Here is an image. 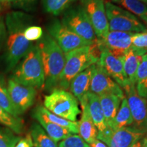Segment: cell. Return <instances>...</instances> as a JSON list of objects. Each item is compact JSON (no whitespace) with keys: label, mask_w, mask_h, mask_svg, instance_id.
<instances>
[{"label":"cell","mask_w":147,"mask_h":147,"mask_svg":"<svg viewBox=\"0 0 147 147\" xmlns=\"http://www.w3.org/2000/svg\"><path fill=\"white\" fill-rule=\"evenodd\" d=\"M0 106L11 115L15 117H19L16 114L11 101L5 79L1 75H0Z\"/></svg>","instance_id":"obj_29"},{"label":"cell","mask_w":147,"mask_h":147,"mask_svg":"<svg viewBox=\"0 0 147 147\" xmlns=\"http://www.w3.org/2000/svg\"><path fill=\"white\" fill-rule=\"evenodd\" d=\"M100 56L97 63L122 89L131 84L128 80L123 67V57H117L105 49H99Z\"/></svg>","instance_id":"obj_15"},{"label":"cell","mask_w":147,"mask_h":147,"mask_svg":"<svg viewBox=\"0 0 147 147\" xmlns=\"http://www.w3.org/2000/svg\"><path fill=\"white\" fill-rule=\"evenodd\" d=\"M29 134L35 147H58L57 142H55L46 133L42 126L37 123H34L32 125Z\"/></svg>","instance_id":"obj_24"},{"label":"cell","mask_w":147,"mask_h":147,"mask_svg":"<svg viewBox=\"0 0 147 147\" xmlns=\"http://www.w3.org/2000/svg\"><path fill=\"white\" fill-rule=\"evenodd\" d=\"M89 91L98 96L104 94H113L122 100L125 98L122 88L108 76L97 62L93 64Z\"/></svg>","instance_id":"obj_14"},{"label":"cell","mask_w":147,"mask_h":147,"mask_svg":"<svg viewBox=\"0 0 147 147\" xmlns=\"http://www.w3.org/2000/svg\"><path fill=\"white\" fill-rule=\"evenodd\" d=\"M125 10L129 11L147 25V5L140 0H111Z\"/></svg>","instance_id":"obj_22"},{"label":"cell","mask_w":147,"mask_h":147,"mask_svg":"<svg viewBox=\"0 0 147 147\" xmlns=\"http://www.w3.org/2000/svg\"><path fill=\"white\" fill-rule=\"evenodd\" d=\"M80 106L82 107V113L81 118L78 121V134L80 136L89 144L97 139L98 131L90 116L87 105V97L85 100L80 103Z\"/></svg>","instance_id":"obj_16"},{"label":"cell","mask_w":147,"mask_h":147,"mask_svg":"<svg viewBox=\"0 0 147 147\" xmlns=\"http://www.w3.org/2000/svg\"><path fill=\"white\" fill-rule=\"evenodd\" d=\"M93 65L76 75L71 80L69 89L70 93L76 97L79 103L87 98V93L90 92L92 72Z\"/></svg>","instance_id":"obj_17"},{"label":"cell","mask_w":147,"mask_h":147,"mask_svg":"<svg viewBox=\"0 0 147 147\" xmlns=\"http://www.w3.org/2000/svg\"><path fill=\"white\" fill-rule=\"evenodd\" d=\"M109 31L142 33L147 32L146 25L136 16L113 2L105 3Z\"/></svg>","instance_id":"obj_6"},{"label":"cell","mask_w":147,"mask_h":147,"mask_svg":"<svg viewBox=\"0 0 147 147\" xmlns=\"http://www.w3.org/2000/svg\"><path fill=\"white\" fill-rule=\"evenodd\" d=\"M96 45L76 49L65 54V63L59 79L57 89L67 91L76 75L98 61L99 57L95 51Z\"/></svg>","instance_id":"obj_4"},{"label":"cell","mask_w":147,"mask_h":147,"mask_svg":"<svg viewBox=\"0 0 147 147\" xmlns=\"http://www.w3.org/2000/svg\"><path fill=\"white\" fill-rule=\"evenodd\" d=\"M144 147H147V134H146V135L144 136Z\"/></svg>","instance_id":"obj_39"},{"label":"cell","mask_w":147,"mask_h":147,"mask_svg":"<svg viewBox=\"0 0 147 147\" xmlns=\"http://www.w3.org/2000/svg\"><path fill=\"white\" fill-rule=\"evenodd\" d=\"M58 147H90L80 136L71 135L61 142Z\"/></svg>","instance_id":"obj_31"},{"label":"cell","mask_w":147,"mask_h":147,"mask_svg":"<svg viewBox=\"0 0 147 147\" xmlns=\"http://www.w3.org/2000/svg\"><path fill=\"white\" fill-rule=\"evenodd\" d=\"M33 117L38 121L39 124L42 127L45 129L48 135L52 138L55 142H58L59 141L63 140L66 138L71 135V133L69 132L67 129L61 127L57 125L49 122L43 119L40 116L32 115Z\"/></svg>","instance_id":"obj_23"},{"label":"cell","mask_w":147,"mask_h":147,"mask_svg":"<svg viewBox=\"0 0 147 147\" xmlns=\"http://www.w3.org/2000/svg\"><path fill=\"white\" fill-rule=\"evenodd\" d=\"M43 34V30L42 27L38 25H29L25 29L24 32L25 38L31 42L40 40Z\"/></svg>","instance_id":"obj_32"},{"label":"cell","mask_w":147,"mask_h":147,"mask_svg":"<svg viewBox=\"0 0 147 147\" xmlns=\"http://www.w3.org/2000/svg\"><path fill=\"white\" fill-rule=\"evenodd\" d=\"M18 83L35 89L45 87V77L39 47L33 45L14 67L12 78Z\"/></svg>","instance_id":"obj_3"},{"label":"cell","mask_w":147,"mask_h":147,"mask_svg":"<svg viewBox=\"0 0 147 147\" xmlns=\"http://www.w3.org/2000/svg\"><path fill=\"white\" fill-rule=\"evenodd\" d=\"M34 144L30 134H27L25 137L22 138L14 147H33Z\"/></svg>","instance_id":"obj_35"},{"label":"cell","mask_w":147,"mask_h":147,"mask_svg":"<svg viewBox=\"0 0 147 147\" xmlns=\"http://www.w3.org/2000/svg\"><path fill=\"white\" fill-rule=\"evenodd\" d=\"M37 0H11L10 6L25 11L33 10L36 6Z\"/></svg>","instance_id":"obj_34"},{"label":"cell","mask_w":147,"mask_h":147,"mask_svg":"<svg viewBox=\"0 0 147 147\" xmlns=\"http://www.w3.org/2000/svg\"><path fill=\"white\" fill-rule=\"evenodd\" d=\"M76 0H42L44 10L53 16L63 14Z\"/></svg>","instance_id":"obj_27"},{"label":"cell","mask_w":147,"mask_h":147,"mask_svg":"<svg viewBox=\"0 0 147 147\" xmlns=\"http://www.w3.org/2000/svg\"><path fill=\"white\" fill-rule=\"evenodd\" d=\"M31 20L30 16L21 11H12L5 16L6 39L3 61L6 71L13 70L34 45L24 36Z\"/></svg>","instance_id":"obj_1"},{"label":"cell","mask_w":147,"mask_h":147,"mask_svg":"<svg viewBox=\"0 0 147 147\" xmlns=\"http://www.w3.org/2000/svg\"><path fill=\"white\" fill-rule=\"evenodd\" d=\"M44 106L55 115L67 120L76 122L80 115L79 102L70 92L56 89L46 95Z\"/></svg>","instance_id":"obj_5"},{"label":"cell","mask_w":147,"mask_h":147,"mask_svg":"<svg viewBox=\"0 0 147 147\" xmlns=\"http://www.w3.org/2000/svg\"><path fill=\"white\" fill-rule=\"evenodd\" d=\"M133 33L109 31L102 38H97L98 49H105L117 57H123L131 47Z\"/></svg>","instance_id":"obj_13"},{"label":"cell","mask_w":147,"mask_h":147,"mask_svg":"<svg viewBox=\"0 0 147 147\" xmlns=\"http://www.w3.org/2000/svg\"><path fill=\"white\" fill-rule=\"evenodd\" d=\"M6 39V28L5 23L2 20H0V50L3 47Z\"/></svg>","instance_id":"obj_36"},{"label":"cell","mask_w":147,"mask_h":147,"mask_svg":"<svg viewBox=\"0 0 147 147\" xmlns=\"http://www.w3.org/2000/svg\"><path fill=\"white\" fill-rule=\"evenodd\" d=\"M146 135L133 127H126L118 129L108 128L105 131L98 132L97 139L108 147H130Z\"/></svg>","instance_id":"obj_9"},{"label":"cell","mask_w":147,"mask_h":147,"mask_svg":"<svg viewBox=\"0 0 147 147\" xmlns=\"http://www.w3.org/2000/svg\"><path fill=\"white\" fill-rule=\"evenodd\" d=\"M141 1H142L143 3H144L145 4H146L147 5V0H140Z\"/></svg>","instance_id":"obj_40"},{"label":"cell","mask_w":147,"mask_h":147,"mask_svg":"<svg viewBox=\"0 0 147 147\" xmlns=\"http://www.w3.org/2000/svg\"><path fill=\"white\" fill-rule=\"evenodd\" d=\"M20 139L8 128L0 127V147H14Z\"/></svg>","instance_id":"obj_30"},{"label":"cell","mask_w":147,"mask_h":147,"mask_svg":"<svg viewBox=\"0 0 147 147\" xmlns=\"http://www.w3.org/2000/svg\"><path fill=\"white\" fill-rule=\"evenodd\" d=\"M99 98L106 124L108 128H111L114 119L120 107L122 99L113 94L102 95L99 96Z\"/></svg>","instance_id":"obj_20"},{"label":"cell","mask_w":147,"mask_h":147,"mask_svg":"<svg viewBox=\"0 0 147 147\" xmlns=\"http://www.w3.org/2000/svg\"><path fill=\"white\" fill-rule=\"evenodd\" d=\"M45 71V89L53 91L57 89L59 79L65 63V54L48 33L37 42Z\"/></svg>","instance_id":"obj_2"},{"label":"cell","mask_w":147,"mask_h":147,"mask_svg":"<svg viewBox=\"0 0 147 147\" xmlns=\"http://www.w3.org/2000/svg\"><path fill=\"white\" fill-rule=\"evenodd\" d=\"M131 47L147 51V32L134 34L131 37Z\"/></svg>","instance_id":"obj_33"},{"label":"cell","mask_w":147,"mask_h":147,"mask_svg":"<svg viewBox=\"0 0 147 147\" xmlns=\"http://www.w3.org/2000/svg\"><path fill=\"white\" fill-rule=\"evenodd\" d=\"M144 138H142V139L138 140L136 142L134 143V144H132L130 147H144Z\"/></svg>","instance_id":"obj_38"},{"label":"cell","mask_w":147,"mask_h":147,"mask_svg":"<svg viewBox=\"0 0 147 147\" xmlns=\"http://www.w3.org/2000/svg\"><path fill=\"white\" fill-rule=\"evenodd\" d=\"M0 124L8 128L15 134L23 133L24 124L20 117H15L0 106Z\"/></svg>","instance_id":"obj_28"},{"label":"cell","mask_w":147,"mask_h":147,"mask_svg":"<svg viewBox=\"0 0 147 147\" xmlns=\"http://www.w3.org/2000/svg\"><path fill=\"white\" fill-rule=\"evenodd\" d=\"M135 87L138 94L147 100V54L142 56L138 69Z\"/></svg>","instance_id":"obj_26"},{"label":"cell","mask_w":147,"mask_h":147,"mask_svg":"<svg viewBox=\"0 0 147 147\" xmlns=\"http://www.w3.org/2000/svg\"><path fill=\"white\" fill-rule=\"evenodd\" d=\"M147 54L146 51L139 50L134 47L125 53L123 56V67L128 80L135 85L136 80L137 71L138 69L142 56Z\"/></svg>","instance_id":"obj_18"},{"label":"cell","mask_w":147,"mask_h":147,"mask_svg":"<svg viewBox=\"0 0 147 147\" xmlns=\"http://www.w3.org/2000/svg\"><path fill=\"white\" fill-rule=\"evenodd\" d=\"M47 31L65 54L79 48L93 45L69 30L58 19H53L49 23Z\"/></svg>","instance_id":"obj_8"},{"label":"cell","mask_w":147,"mask_h":147,"mask_svg":"<svg viewBox=\"0 0 147 147\" xmlns=\"http://www.w3.org/2000/svg\"><path fill=\"white\" fill-rule=\"evenodd\" d=\"M93 27L97 38H102L109 32L104 0H79Z\"/></svg>","instance_id":"obj_10"},{"label":"cell","mask_w":147,"mask_h":147,"mask_svg":"<svg viewBox=\"0 0 147 147\" xmlns=\"http://www.w3.org/2000/svg\"><path fill=\"white\" fill-rule=\"evenodd\" d=\"M32 115H36L57 125L67 129L71 134H78V122H72L59 116L55 115L48 110L45 106H38L33 111Z\"/></svg>","instance_id":"obj_21"},{"label":"cell","mask_w":147,"mask_h":147,"mask_svg":"<svg viewBox=\"0 0 147 147\" xmlns=\"http://www.w3.org/2000/svg\"><path fill=\"white\" fill-rule=\"evenodd\" d=\"M7 87L18 117L25 113L34 104L37 94L36 89L18 83L12 78L9 79Z\"/></svg>","instance_id":"obj_12"},{"label":"cell","mask_w":147,"mask_h":147,"mask_svg":"<svg viewBox=\"0 0 147 147\" xmlns=\"http://www.w3.org/2000/svg\"><path fill=\"white\" fill-rule=\"evenodd\" d=\"M90 147H108L105 143H104L100 140L96 139L93 142H92L91 144H89Z\"/></svg>","instance_id":"obj_37"},{"label":"cell","mask_w":147,"mask_h":147,"mask_svg":"<svg viewBox=\"0 0 147 147\" xmlns=\"http://www.w3.org/2000/svg\"><path fill=\"white\" fill-rule=\"evenodd\" d=\"M123 90L134 120L131 127L147 134V100L138 94L133 84H129Z\"/></svg>","instance_id":"obj_11"},{"label":"cell","mask_w":147,"mask_h":147,"mask_svg":"<svg viewBox=\"0 0 147 147\" xmlns=\"http://www.w3.org/2000/svg\"><path fill=\"white\" fill-rule=\"evenodd\" d=\"M133 123L134 120L129 107L127 100L126 97H125L121 101V104L114 119L112 127L110 129H118L126 127H131Z\"/></svg>","instance_id":"obj_25"},{"label":"cell","mask_w":147,"mask_h":147,"mask_svg":"<svg viewBox=\"0 0 147 147\" xmlns=\"http://www.w3.org/2000/svg\"><path fill=\"white\" fill-rule=\"evenodd\" d=\"M62 23L69 30L91 45L96 43L97 37L85 12L80 4L71 5L63 13Z\"/></svg>","instance_id":"obj_7"},{"label":"cell","mask_w":147,"mask_h":147,"mask_svg":"<svg viewBox=\"0 0 147 147\" xmlns=\"http://www.w3.org/2000/svg\"><path fill=\"white\" fill-rule=\"evenodd\" d=\"M89 112L98 132H104L108 128L98 95L89 92L87 95Z\"/></svg>","instance_id":"obj_19"}]
</instances>
